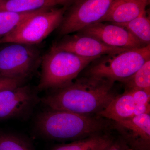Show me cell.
I'll return each mask as SVG.
<instances>
[{"label": "cell", "instance_id": "8992f818", "mask_svg": "<svg viewBox=\"0 0 150 150\" xmlns=\"http://www.w3.org/2000/svg\"><path fill=\"white\" fill-rule=\"evenodd\" d=\"M35 45L0 44V78L26 80L40 66L42 56Z\"/></svg>", "mask_w": 150, "mask_h": 150}, {"label": "cell", "instance_id": "7c38bea8", "mask_svg": "<svg viewBox=\"0 0 150 150\" xmlns=\"http://www.w3.org/2000/svg\"><path fill=\"white\" fill-rule=\"evenodd\" d=\"M149 3L148 0H113L105 15L98 22H128L146 11Z\"/></svg>", "mask_w": 150, "mask_h": 150}, {"label": "cell", "instance_id": "5bb4252c", "mask_svg": "<svg viewBox=\"0 0 150 150\" xmlns=\"http://www.w3.org/2000/svg\"><path fill=\"white\" fill-rule=\"evenodd\" d=\"M73 0H0V11L28 12L69 6Z\"/></svg>", "mask_w": 150, "mask_h": 150}, {"label": "cell", "instance_id": "d6986e66", "mask_svg": "<svg viewBox=\"0 0 150 150\" xmlns=\"http://www.w3.org/2000/svg\"><path fill=\"white\" fill-rule=\"evenodd\" d=\"M0 150H35L29 140L20 135L0 132Z\"/></svg>", "mask_w": 150, "mask_h": 150}, {"label": "cell", "instance_id": "3957f363", "mask_svg": "<svg viewBox=\"0 0 150 150\" xmlns=\"http://www.w3.org/2000/svg\"><path fill=\"white\" fill-rule=\"evenodd\" d=\"M98 58L81 57L51 47L42 56L38 90H54L70 84L91 62Z\"/></svg>", "mask_w": 150, "mask_h": 150}, {"label": "cell", "instance_id": "6da1fadb", "mask_svg": "<svg viewBox=\"0 0 150 150\" xmlns=\"http://www.w3.org/2000/svg\"><path fill=\"white\" fill-rule=\"evenodd\" d=\"M115 82L83 75L66 86L52 91L42 102L48 108L83 115H98L118 95Z\"/></svg>", "mask_w": 150, "mask_h": 150}, {"label": "cell", "instance_id": "ac0fdd59", "mask_svg": "<svg viewBox=\"0 0 150 150\" xmlns=\"http://www.w3.org/2000/svg\"><path fill=\"white\" fill-rule=\"evenodd\" d=\"M121 83L125 89H139L150 93V59L134 74Z\"/></svg>", "mask_w": 150, "mask_h": 150}, {"label": "cell", "instance_id": "277c9868", "mask_svg": "<svg viewBox=\"0 0 150 150\" xmlns=\"http://www.w3.org/2000/svg\"><path fill=\"white\" fill-rule=\"evenodd\" d=\"M150 59V45L100 56L83 70V75L122 82Z\"/></svg>", "mask_w": 150, "mask_h": 150}, {"label": "cell", "instance_id": "5b68a950", "mask_svg": "<svg viewBox=\"0 0 150 150\" xmlns=\"http://www.w3.org/2000/svg\"><path fill=\"white\" fill-rule=\"evenodd\" d=\"M69 6L43 10L26 19L0 39V44L16 43L35 45L57 29Z\"/></svg>", "mask_w": 150, "mask_h": 150}, {"label": "cell", "instance_id": "ffe728a7", "mask_svg": "<svg viewBox=\"0 0 150 150\" xmlns=\"http://www.w3.org/2000/svg\"><path fill=\"white\" fill-rule=\"evenodd\" d=\"M131 94L137 105L150 104V93L139 89H125Z\"/></svg>", "mask_w": 150, "mask_h": 150}, {"label": "cell", "instance_id": "7a4b0ae2", "mask_svg": "<svg viewBox=\"0 0 150 150\" xmlns=\"http://www.w3.org/2000/svg\"><path fill=\"white\" fill-rule=\"evenodd\" d=\"M113 121L97 115H83L50 109L41 112L35 121L44 137L58 141H74L112 129Z\"/></svg>", "mask_w": 150, "mask_h": 150}, {"label": "cell", "instance_id": "44dd1931", "mask_svg": "<svg viewBox=\"0 0 150 150\" xmlns=\"http://www.w3.org/2000/svg\"><path fill=\"white\" fill-rule=\"evenodd\" d=\"M25 81L23 80L17 79L0 78V91L24 85Z\"/></svg>", "mask_w": 150, "mask_h": 150}, {"label": "cell", "instance_id": "30bf717a", "mask_svg": "<svg viewBox=\"0 0 150 150\" xmlns=\"http://www.w3.org/2000/svg\"><path fill=\"white\" fill-rule=\"evenodd\" d=\"M112 129L133 150H150V114L113 121Z\"/></svg>", "mask_w": 150, "mask_h": 150}, {"label": "cell", "instance_id": "2e32d148", "mask_svg": "<svg viewBox=\"0 0 150 150\" xmlns=\"http://www.w3.org/2000/svg\"><path fill=\"white\" fill-rule=\"evenodd\" d=\"M113 24L127 30L145 46L150 45V18L146 11L128 22Z\"/></svg>", "mask_w": 150, "mask_h": 150}, {"label": "cell", "instance_id": "8fae6325", "mask_svg": "<svg viewBox=\"0 0 150 150\" xmlns=\"http://www.w3.org/2000/svg\"><path fill=\"white\" fill-rule=\"evenodd\" d=\"M79 32L95 38L108 46L116 48L130 49L146 46L127 30L112 23H95Z\"/></svg>", "mask_w": 150, "mask_h": 150}, {"label": "cell", "instance_id": "ba28073f", "mask_svg": "<svg viewBox=\"0 0 150 150\" xmlns=\"http://www.w3.org/2000/svg\"><path fill=\"white\" fill-rule=\"evenodd\" d=\"M35 90L28 85L0 91V121L21 118L31 113L38 102Z\"/></svg>", "mask_w": 150, "mask_h": 150}, {"label": "cell", "instance_id": "603a6c76", "mask_svg": "<svg viewBox=\"0 0 150 150\" xmlns=\"http://www.w3.org/2000/svg\"><path fill=\"white\" fill-rule=\"evenodd\" d=\"M148 1H149V2H150V0H148Z\"/></svg>", "mask_w": 150, "mask_h": 150}, {"label": "cell", "instance_id": "4fadbf2b", "mask_svg": "<svg viewBox=\"0 0 150 150\" xmlns=\"http://www.w3.org/2000/svg\"><path fill=\"white\" fill-rule=\"evenodd\" d=\"M136 106L133 97L125 90L123 93L116 96L97 115L113 121H122L135 116Z\"/></svg>", "mask_w": 150, "mask_h": 150}, {"label": "cell", "instance_id": "52a82bcc", "mask_svg": "<svg viewBox=\"0 0 150 150\" xmlns=\"http://www.w3.org/2000/svg\"><path fill=\"white\" fill-rule=\"evenodd\" d=\"M113 0H73L57 33L61 36L79 32L98 22L105 15Z\"/></svg>", "mask_w": 150, "mask_h": 150}, {"label": "cell", "instance_id": "e0dca14e", "mask_svg": "<svg viewBox=\"0 0 150 150\" xmlns=\"http://www.w3.org/2000/svg\"><path fill=\"white\" fill-rule=\"evenodd\" d=\"M44 9H46L25 13L0 11V39L11 32L26 19Z\"/></svg>", "mask_w": 150, "mask_h": 150}, {"label": "cell", "instance_id": "9a60e30c", "mask_svg": "<svg viewBox=\"0 0 150 150\" xmlns=\"http://www.w3.org/2000/svg\"><path fill=\"white\" fill-rule=\"evenodd\" d=\"M114 138L108 132L95 134L71 143L58 145L52 150H104Z\"/></svg>", "mask_w": 150, "mask_h": 150}, {"label": "cell", "instance_id": "7402d4cb", "mask_svg": "<svg viewBox=\"0 0 150 150\" xmlns=\"http://www.w3.org/2000/svg\"><path fill=\"white\" fill-rule=\"evenodd\" d=\"M104 150H133L129 147L121 138H114L110 144Z\"/></svg>", "mask_w": 150, "mask_h": 150}, {"label": "cell", "instance_id": "9c48e42d", "mask_svg": "<svg viewBox=\"0 0 150 150\" xmlns=\"http://www.w3.org/2000/svg\"><path fill=\"white\" fill-rule=\"evenodd\" d=\"M52 47L87 58L100 57L129 50L108 46L95 38L79 32L62 36Z\"/></svg>", "mask_w": 150, "mask_h": 150}]
</instances>
